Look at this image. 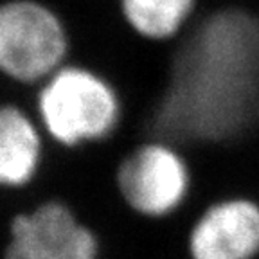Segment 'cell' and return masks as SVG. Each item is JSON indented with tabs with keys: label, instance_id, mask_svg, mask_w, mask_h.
Returning <instances> with one entry per match:
<instances>
[{
	"label": "cell",
	"instance_id": "cell-6",
	"mask_svg": "<svg viewBox=\"0 0 259 259\" xmlns=\"http://www.w3.org/2000/svg\"><path fill=\"white\" fill-rule=\"evenodd\" d=\"M187 259H259V200L245 193L220 196L191 222Z\"/></svg>",
	"mask_w": 259,
	"mask_h": 259
},
{
	"label": "cell",
	"instance_id": "cell-3",
	"mask_svg": "<svg viewBox=\"0 0 259 259\" xmlns=\"http://www.w3.org/2000/svg\"><path fill=\"white\" fill-rule=\"evenodd\" d=\"M115 191L139 218H173L189 202L193 169L178 142L155 137L134 146L115 167Z\"/></svg>",
	"mask_w": 259,
	"mask_h": 259
},
{
	"label": "cell",
	"instance_id": "cell-2",
	"mask_svg": "<svg viewBox=\"0 0 259 259\" xmlns=\"http://www.w3.org/2000/svg\"><path fill=\"white\" fill-rule=\"evenodd\" d=\"M124 101L112 79L89 65L65 63L38 85L36 119L61 148L103 144L121 128Z\"/></svg>",
	"mask_w": 259,
	"mask_h": 259
},
{
	"label": "cell",
	"instance_id": "cell-4",
	"mask_svg": "<svg viewBox=\"0 0 259 259\" xmlns=\"http://www.w3.org/2000/svg\"><path fill=\"white\" fill-rule=\"evenodd\" d=\"M70 31L41 0L0 4V74L20 85H40L69 63Z\"/></svg>",
	"mask_w": 259,
	"mask_h": 259
},
{
	"label": "cell",
	"instance_id": "cell-7",
	"mask_svg": "<svg viewBox=\"0 0 259 259\" xmlns=\"http://www.w3.org/2000/svg\"><path fill=\"white\" fill-rule=\"evenodd\" d=\"M44 137L36 117L15 105H0V187L20 189L38 177Z\"/></svg>",
	"mask_w": 259,
	"mask_h": 259
},
{
	"label": "cell",
	"instance_id": "cell-1",
	"mask_svg": "<svg viewBox=\"0 0 259 259\" xmlns=\"http://www.w3.org/2000/svg\"><path fill=\"white\" fill-rule=\"evenodd\" d=\"M155 110L160 137L223 142L259 110V18L225 8L191 27Z\"/></svg>",
	"mask_w": 259,
	"mask_h": 259
},
{
	"label": "cell",
	"instance_id": "cell-5",
	"mask_svg": "<svg viewBox=\"0 0 259 259\" xmlns=\"http://www.w3.org/2000/svg\"><path fill=\"white\" fill-rule=\"evenodd\" d=\"M97 232L63 200H45L9 225L4 259H101Z\"/></svg>",
	"mask_w": 259,
	"mask_h": 259
},
{
	"label": "cell",
	"instance_id": "cell-8",
	"mask_svg": "<svg viewBox=\"0 0 259 259\" xmlns=\"http://www.w3.org/2000/svg\"><path fill=\"white\" fill-rule=\"evenodd\" d=\"M119 16L142 41L182 40L196 22L198 0H117Z\"/></svg>",
	"mask_w": 259,
	"mask_h": 259
}]
</instances>
